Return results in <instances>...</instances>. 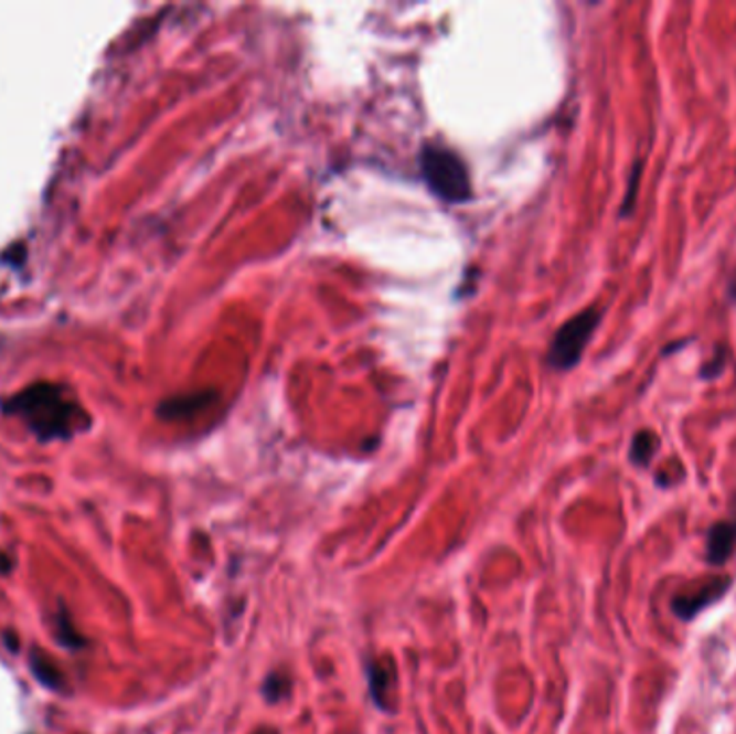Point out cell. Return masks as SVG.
Returning <instances> with one entry per match:
<instances>
[{
    "label": "cell",
    "instance_id": "obj_1",
    "mask_svg": "<svg viewBox=\"0 0 736 734\" xmlns=\"http://www.w3.org/2000/svg\"><path fill=\"white\" fill-rule=\"evenodd\" d=\"M420 169L427 185L446 203H466L472 196V181L463 160L439 145H425Z\"/></svg>",
    "mask_w": 736,
    "mask_h": 734
},
{
    "label": "cell",
    "instance_id": "obj_2",
    "mask_svg": "<svg viewBox=\"0 0 736 734\" xmlns=\"http://www.w3.org/2000/svg\"><path fill=\"white\" fill-rule=\"evenodd\" d=\"M601 319H604V310L599 308H586L577 312L575 317H570L552 339L547 364L556 371L575 369L582 362V355L590 343V339L595 337Z\"/></svg>",
    "mask_w": 736,
    "mask_h": 734
},
{
    "label": "cell",
    "instance_id": "obj_3",
    "mask_svg": "<svg viewBox=\"0 0 736 734\" xmlns=\"http://www.w3.org/2000/svg\"><path fill=\"white\" fill-rule=\"evenodd\" d=\"M730 584L733 579L728 575H715L704 582L692 584L672 599V609L679 618L692 620L702 609L719 602L726 595V591L730 588Z\"/></svg>",
    "mask_w": 736,
    "mask_h": 734
},
{
    "label": "cell",
    "instance_id": "obj_4",
    "mask_svg": "<svg viewBox=\"0 0 736 734\" xmlns=\"http://www.w3.org/2000/svg\"><path fill=\"white\" fill-rule=\"evenodd\" d=\"M736 547V518L715 521L706 532V561L724 564Z\"/></svg>",
    "mask_w": 736,
    "mask_h": 734
},
{
    "label": "cell",
    "instance_id": "obj_5",
    "mask_svg": "<svg viewBox=\"0 0 736 734\" xmlns=\"http://www.w3.org/2000/svg\"><path fill=\"white\" fill-rule=\"evenodd\" d=\"M657 450H659V437H657V433L650 432V429H642V432L636 433L633 439H631L629 459H631L633 466L647 468Z\"/></svg>",
    "mask_w": 736,
    "mask_h": 734
},
{
    "label": "cell",
    "instance_id": "obj_6",
    "mask_svg": "<svg viewBox=\"0 0 736 734\" xmlns=\"http://www.w3.org/2000/svg\"><path fill=\"white\" fill-rule=\"evenodd\" d=\"M392 672L391 666H382V663H371L369 668V690H371V698L380 709H386L384 698L388 695V690L392 688Z\"/></svg>",
    "mask_w": 736,
    "mask_h": 734
},
{
    "label": "cell",
    "instance_id": "obj_7",
    "mask_svg": "<svg viewBox=\"0 0 736 734\" xmlns=\"http://www.w3.org/2000/svg\"><path fill=\"white\" fill-rule=\"evenodd\" d=\"M289 691H291V681H289V677H287L285 672H280V670L271 672V674L265 679V683H263V695H265V700H267L269 704H276V702L285 700V698L289 695Z\"/></svg>",
    "mask_w": 736,
    "mask_h": 734
},
{
    "label": "cell",
    "instance_id": "obj_8",
    "mask_svg": "<svg viewBox=\"0 0 736 734\" xmlns=\"http://www.w3.org/2000/svg\"><path fill=\"white\" fill-rule=\"evenodd\" d=\"M642 169H644V162L638 160L631 169V174H629V183H627V192H625V199L620 203V217H629L633 214V208H636V199H638V190H640V181H642Z\"/></svg>",
    "mask_w": 736,
    "mask_h": 734
},
{
    "label": "cell",
    "instance_id": "obj_9",
    "mask_svg": "<svg viewBox=\"0 0 736 734\" xmlns=\"http://www.w3.org/2000/svg\"><path fill=\"white\" fill-rule=\"evenodd\" d=\"M724 366H726V347H717V349H715V355L702 366L700 375H702L704 380H715L717 375H722Z\"/></svg>",
    "mask_w": 736,
    "mask_h": 734
},
{
    "label": "cell",
    "instance_id": "obj_10",
    "mask_svg": "<svg viewBox=\"0 0 736 734\" xmlns=\"http://www.w3.org/2000/svg\"><path fill=\"white\" fill-rule=\"evenodd\" d=\"M726 294H728V300H730V302H736V272L733 274V278L728 280V289H726Z\"/></svg>",
    "mask_w": 736,
    "mask_h": 734
},
{
    "label": "cell",
    "instance_id": "obj_11",
    "mask_svg": "<svg viewBox=\"0 0 736 734\" xmlns=\"http://www.w3.org/2000/svg\"><path fill=\"white\" fill-rule=\"evenodd\" d=\"M255 734H278V731H271V728H269V731H259V733Z\"/></svg>",
    "mask_w": 736,
    "mask_h": 734
}]
</instances>
